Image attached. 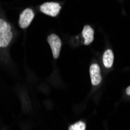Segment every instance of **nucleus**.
<instances>
[{"mask_svg":"<svg viewBox=\"0 0 130 130\" xmlns=\"http://www.w3.org/2000/svg\"><path fill=\"white\" fill-rule=\"evenodd\" d=\"M126 93H127V95L130 96V86L127 87V89H126Z\"/></svg>","mask_w":130,"mask_h":130,"instance_id":"9","label":"nucleus"},{"mask_svg":"<svg viewBox=\"0 0 130 130\" xmlns=\"http://www.w3.org/2000/svg\"><path fill=\"white\" fill-rule=\"evenodd\" d=\"M13 38L11 26L6 20L0 19V48H6Z\"/></svg>","mask_w":130,"mask_h":130,"instance_id":"1","label":"nucleus"},{"mask_svg":"<svg viewBox=\"0 0 130 130\" xmlns=\"http://www.w3.org/2000/svg\"><path fill=\"white\" fill-rule=\"evenodd\" d=\"M90 79H91V84L93 85L96 86L101 84L102 78L101 75V69L98 64L93 63L90 66Z\"/></svg>","mask_w":130,"mask_h":130,"instance_id":"5","label":"nucleus"},{"mask_svg":"<svg viewBox=\"0 0 130 130\" xmlns=\"http://www.w3.org/2000/svg\"><path fill=\"white\" fill-rule=\"evenodd\" d=\"M40 9L43 13L55 17L59 13L61 6L57 3H45L41 6Z\"/></svg>","mask_w":130,"mask_h":130,"instance_id":"2","label":"nucleus"},{"mask_svg":"<svg viewBox=\"0 0 130 130\" xmlns=\"http://www.w3.org/2000/svg\"><path fill=\"white\" fill-rule=\"evenodd\" d=\"M34 17V13L31 9L28 8L23 11V13L20 16L19 25L21 28L24 29L29 27Z\"/></svg>","mask_w":130,"mask_h":130,"instance_id":"4","label":"nucleus"},{"mask_svg":"<svg viewBox=\"0 0 130 130\" xmlns=\"http://www.w3.org/2000/svg\"><path fill=\"white\" fill-rule=\"evenodd\" d=\"M48 42L51 46L54 58H58L60 54V50L62 47V41L60 38L56 34H51L48 38Z\"/></svg>","mask_w":130,"mask_h":130,"instance_id":"3","label":"nucleus"},{"mask_svg":"<svg viewBox=\"0 0 130 130\" xmlns=\"http://www.w3.org/2000/svg\"><path fill=\"white\" fill-rule=\"evenodd\" d=\"M86 129V124L84 122H77L76 123L70 125L69 130H85Z\"/></svg>","mask_w":130,"mask_h":130,"instance_id":"8","label":"nucleus"},{"mask_svg":"<svg viewBox=\"0 0 130 130\" xmlns=\"http://www.w3.org/2000/svg\"><path fill=\"white\" fill-rule=\"evenodd\" d=\"M114 62V54L111 49L106 50L103 55V64L106 68H111Z\"/></svg>","mask_w":130,"mask_h":130,"instance_id":"7","label":"nucleus"},{"mask_svg":"<svg viewBox=\"0 0 130 130\" xmlns=\"http://www.w3.org/2000/svg\"><path fill=\"white\" fill-rule=\"evenodd\" d=\"M93 34L94 31L90 26L89 25L84 26V30L82 31L83 38H84V44L86 45L90 44L93 41Z\"/></svg>","mask_w":130,"mask_h":130,"instance_id":"6","label":"nucleus"}]
</instances>
